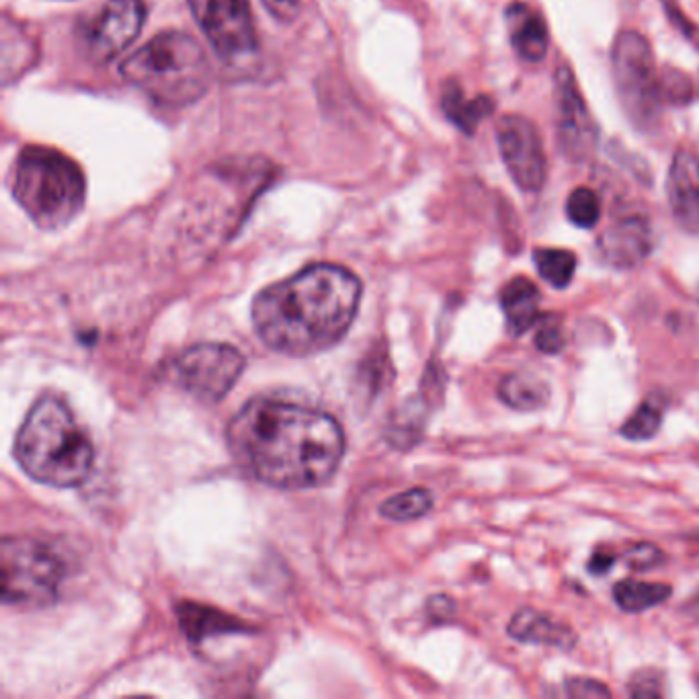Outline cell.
<instances>
[{
	"label": "cell",
	"mask_w": 699,
	"mask_h": 699,
	"mask_svg": "<svg viewBox=\"0 0 699 699\" xmlns=\"http://www.w3.org/2000/svg\"><path fill=\"white\" fill-rule=\"evenodd\" d=\"M236 464L255 481L283 491L316 488L341 464V425L314 406L255 398L228 425Z\"/></svg>",
	"instance_id": "cell-1"
},
{
	"label": "cell",
	"mask_w": 699,
	"mask_h": 699,
	"mask_svg": "<svg viewBox=\"0 0 699 699\" xmlns=\"http://www.w3.org/2000/svg\"><path fill=\"white\" fill-rule=\"evenodd\" d=\"M361 281L339 264L318 263L273 283L252 300V327L273 351L308 358L328 351L358 316Z\"/></svg>",
	"instance_id": "cell-2"
},
{
	"label": "cell",
	"mask_w": 699,
	"mask_h": 699,
	"mask_svg": "<svg viewBox=\"0 0 699 699\" xmlns=\"http://www.w3.org/2000/svg\"><path fill=\"white\" fill-rule=\"evenodd\" d=\"M15 458L33 481L54 488H77L93 472L94 450L68 405L47 394L23 420Z\"/></svg>",
	"instance_id": "cell-3"
},
{
	"label": "cell",
	"mask_w": 699,
	"mask_h": 699,
	"mask_svg": "<svg viewBox=\"0 0 699 699\" xmlns=\"http://www.w3.org/2000/svg\"><path fill=\"white\" fill-rule=\"evenodd\" d=\"M122 77L158 105L187 108L207 93L212 66L191 35L165 32L122 64Z\"/></svg>",
	"instance_id": "cell-4"
},
{
	"label": "cell",
	"mask_w": 699,
	"mask_h": 699,
	"mask_svg": "<svg viewBox=\"0 0 699 699\" xmlns=\"http://www.w3.org/2000/svg\"><path fill=\"white\" fill-rule=\"evenodd\" d=\"M13 195L42 230H60L84 205V174L70 156L56 148L27 146L16 158Z\"/></svg>",
	"instance_id": "cell-5"
},
{
	"label": "cell",
	"mask_w": 699,
	"mask_h": 699,
	"mask_svg": "<svg viewBox=\"0 0 699 699\" xmlns=\"http://www.w3.org/2000/svg\"><path fill=\"white\" fill-rule=\"evenodd\" d=\"M2 601L13 607L52 606L66 578V562L52 545L25 538L7 535L0 544Z\"/></svg>",
	"instance_id": "cell-6"
},
{
	"label": "cell",
	"mask_w": 699,
	"mask_h": 699,
	"mask_svg": "<svg viewBox=\"0 0 699 699\" xmlns=\"http://www.w3.org/2000/svg\"><path fill=\"white\" fill-rule=\"evenodd\" d=\"M611 72L618 101L630 124L642 134L661 125L663 94L651 44L642 33L623 30L611 47Z\"/></svg>",
	"instance_id": "cell-7"
},
{
	"label": "cell",
	"mask_w": 699,
	"mask_h": 699,
	"mask_svg": "<svg viewBox=\"0 0 699 699\" xmlns=\"http://www.w3.org/2000/svg\"><path fill=\"white\" fill-rule=\"evenodd\" d=\"M243 372V353L226 342L193 345L172 365L177 384L205 405L222 401L240 380Z\"/></svg>",
	"instance_id": "cell-8"
},
{
	"label": "cell",
	"mask_w": 699,
	"mask_h": 699,
	"mask_svg": "<svg viewBox=\"0 0 699 699\" xmlns=\"http://www.w3.org/2000/svg\"><path fill=\"white\" fill-rule=\"evenodd\" d=\"M189 7L222 60L236 63L257 52L249 0H189Z\"/></svg>",
	"instance_id": "cell-9"
},
{
	"label": "cell",
	"mask_w": 699,
	"mask_h": 699,
	"mask_svg": "<svg viewBox=\"0 0 699 699\" xmlns=\"http://www.w3.org/2000/svg\"><path fill=\"white\" fill-rule=\"evenodd\" d=\"M500 158L521 191L535 193L545 185L548 158L538 127L523 115H503L497 124Z\"/></svg>",
	"instance_id": "cell-10"
},
{
	"label": "cell",
	"mask_w": 699,
	"mask_h": 699,
	"mask_svg": "<svg viewBox=\"0 0 699 699\" xmlns=\"http://www.w3.org/2000/svg\"><path fill=\"white\" fill-rule=\"evenodd\" d=\"M556 140L571 162H587L597 148V124L576 87L571 66L556 70Z\"/></svg>",
	"instance_id": "cell-11"
},
{
	"label": "cell",
	"mask_w": 699,
	"mask_h": 699,
	"mask_svg": "<svg viewBox=\"0 0 699 699\" xmlns=\"http://www.w3.org/2000/svg\"><path fill=\"white\" fill-rule=\"evenodd\" d=\"M144 0H110L82 33L84 52L94 63H111L142 32Z\"/></svg>",
	"instance_id": "cell-12"
},
{
	"label": "cell",
	"mask_w": 699,
	"mask_h": 699,
	"mask_svg": "<svg viewBox=\"0 0 699 699\" xmlns=\"http://www.w3.org/2000/svg\"><path fill=\"white\" fill-rule=\"evenodd\" d=\"M653 252V230L649 219L628 216L611 224L597 238V255L613 269H634Z\"/></svg>",
	"instance_id": "cell-13"
},
{
	"label": "cell",
	"mask_w": 699,
	"mask_h": 699,
	"mask_svg": "<svg viewBox=\"0 0 699 699\" xmlns=\"http://www.w3.org/2000/svg\"><path fill=\"white\" fill-rule=\"evenodd\" d=\"M668 203L675 222L687 234H699V158L681 148L668 169Z\"/></svg>",
	"instance_id": "cell-14"
},
{
	"label": "cell",
	"mask_w": 699,
	"mask_h": 699,
	"mask_svg": "<svg viewBox=\"0 0 699 699\" xmlns=\"http://www.w3.org/2000/svg\"><path fill=\"white\" fill-rule=\"evenodd\" d=\"M507 632L517 642L533 646H554L560 651H571L576 644L575 630L568 623L559 622L552 616L531 607L515 613Z\"/></svg>",
	"instance_id": "cell-15"
},
{
	"label": "cell",
	"mask_w": 699,
	"mask_h": 699,
	"mask_svg": "<svg viewBox=\"0 0 699 699\" xmlns=\"http://www.w3.org/2000/svg\"><path fill=\"white\" fill-rule=\"evenodd\" d=\"M511 46L526 63L544 60L550 47V33L544 19L531 11L526 2H511L505 11Z\"/></svg>",
	"instance_id": "cell-16"
},
{
	"label": "cell",
	"mask_w": 699,
	"mask_h": 699,
	"mask_svg": "<svg viewBox=\"0 0 699 699\" xmlns=\"http://www.w3.org/2000/svg\"><path fill=\"white\" fill-rule=\"evenodd\" d=\"M540 302H542L540 290L528 278H514L500 290V306L515 337L526 335L529 328L538 325L542 316Z\"/></svg>",
	"instance_id": "cell-17"
},
{
	"label": "cell",
	"mask_w": 699,
	"mask_h": 699,
	"mask_svg": "<svg viewBox=\"0 0 699 699\" xmlns=\"http://www.w3.org/2000/svg\"><path fill=\"white\" fill-rule=\"evenodd\" d=\"M441 110L448 115L451 124L462 129L466 136H472L478 129L482 120L495 113L497 105L486 94L466 99L462 87L455 80H448L441 93Z\"/></svg>",
	"instance_id": "cell-18"
},
{
	"label": "cell",
	"mask_w": 699,
	"mask_h": 699,
	"mask_svg": "<svg viewBox=\"0 0 699 699\" xmlns=\"http://www.w3.org/2000/svg\"><path fill=\"white\" fill-rule=\"evenodd\" d=\"M550 386L535 373H509L498 384V398L519 413L542 410L550 403Z\"/></svg>",
	"instance_id": "cell-19"
},
{
	"label": "cell",
	"mask_w": 699,
	"mask_h": 699,
	"mask_svg": "<svg viewBox=\"0 0 699 699\" xmlns=\"http://www.w3.org/2000/svg\"><path fill=\"white\" fill-rule=\"evenodd\" d=\"M179 623L183 625L187 636L193 642L245 630V623L236 622L233 616L219 613L214 607L195 606V604L179 606Z\"/></svg>",
	"instance_id": "cell-20"
},
{
	"label": "cell",
	"mask_w": 699,
	"mask_h": 699,
	"mask_svg": "<svg viewBox=\"0 0 699 699\" xmlns=\"http://www.w3.org/2000/svg\"><path fill=\"white\" fill-rule=\"evenodd\" d=\"M673 589L663 583H642V580H622L613 589L616 604L628 613H640L646 609L665 604Z\"/></svg>",
	"instance_id": "cell-21"
},
{
	"label": "cell",
	"mask_w": 699,
	"mask_h": 699,
	"mask_svg": "<svg viewBox=\"0 0 699 699\" xmlns=\"http://www.w3.org/2000/svg\"><path fill=\"white\" fill-rule=\"evenodd\" d=\"M533 263L538 267L542 280L548 281L556 290L568 288L575 278L576 257L573 250L535 249Z\"/></svg>",
	"instance_id": "cell-22"
},
{
	"label": "cell",
	"mask_w": 699,
	"mask_h": 699,
	"mask_svg": "<svg viewBox=\"0 0 699 699\" xmlns=\"http://www.w3.org/2000/svg\"><path fill=\"white\" fill-rule=\"evenodd\" d=\"M433 509V495L427 488H410L396 497H390L382 507L380 514L392 521H413L425 517Z\"/></svg>",
	"instance_id": "cell-23"
},
{
	"label": "cell",
	"mask_w": 699,
	"mask_h": 699,
	"mask_svg": "<svg viewBox=\"0 0 699 699\" xmlns=\"http://www.w3.org/2000/svg\"><path fill=\"white\" fill-rule=\"evenodd\" d=\"M665 405L661 401L646 398L642 405L638 406L636 413L622 425V436L630 441H646L653 439L663 425Z\"/></svg>",
	"instance_id": "cell-24"
},
{
	"label": "cell",
	"mask_w": 699,
	"mask_h": 699,
	"mask_svg": "<svg viewBox=\"0 0 699 699\" xmlns=\"http://www.w3.org/2000/svg\"><path fill=\"white\" fill-rule=\"evenodd\" d=\"M661 94H663V101L668 105L685 108L698 99V82L684 70L667 66L661 72Z\"/></svg>",
	"instance_id": "cell-25"
},
{
	"label": "cell",
	"mask_w": 699,
	"mask_h": 699,
	"mask_svg": "<svg viewBox=\"0 0 699 699\" xmlns=\"http://www.w3.org/2000/svg\"><path fill=\"white\" fill-rule=\"evenodd\" d=\"M566 216L576 228L590 230L601 218V202L599 195L589 187H578L566 200Z\"/></svg>",
	"instance_id": "cell-26"
},
{
	"label": "cell",
	"mask_w": 699,
	"mask_h": 699,
	"mask_svg": "<svg viewBox=\"0 0 699 699\" xmlns=\"http://www.w3.org/2000/svg\"><path fill=\"white\" fill-rule=\"evenodd\" d=\"M564 345H566V339H564L562 327H560L559 316H554V314L540 316L538 330H535V347L548 356H559L560 351L564 349Z\"/></svg>",
	"instance_id": "cell-27"
},
{
	"label": "cell",
	"mask_w": 699,
	"mask_h": 699,
	"mask_svg": "<svg viewBox=\"0 0 699 699\" xmlns=\"http://www.w3.org/2000/svg\"><path fill=\"white\" fill-rule=\"evenodd\" d=\"M630 696L634 698H663V675L658 670H640L630 681Z\"/></svg>",
	"instance_id": "cell-28"
},
{
	"label": "cell",
	"mask_w": 699,
	"mask_h": 699,
	"mask_svg": "<svg viewBox=\"0 0 699 699\" xmlns=\"http://www.w3.org/2000/svg\"><path fill=\"white\" fill-rule=\"evenodd\" d=\"M665 560L663 552L653 544H638L628 550L623 554V562L638 573H644V571H651L656 564H661Z\"/></svg>",
	"instance_id": "cell-29"
},
{
	"label": "cell",
	"mask_w": 699,
	"mask_h": 699,
	"mask_svg": "<svg viewBox=\"0 0 699 699\" xmlns=\"http://www.w3.org/2000/svg\"><path fill=\"white\" fill-rule=\"evenodd\" d=\"M566 696L575 699H599L611 698V691L606 684L597 681V679H589V677H575V679H568L566 685Z\"/></svg>",
	"instance_id": "cell-30"
},
{
	"label": "cell",
	"mask_w": 699,
	"mask_h": 699,
	"mask_svg": "<svg viewBox=\"0 0 699 699\" xmlns=\"http://www.w3.org/2000/svg\"><path fill=\"white\" fill-rule=\"evenodd\" d=\"M267 11L281 23H292L302 11V0H263Z\"/></svg>",
	"instance_id": "cell-31"
},
{
	"label": "cell",
	"mask_w": 699,
	"mask_h": 699,
	"mask_svg": "<svg viewBox=\"0 0 699 699\" xmlns=\"http://www.w3.org/2000/svg\"><path fill=\"white\" fill-rule=\"evenodd\" d=\"M613 562H616V556L613 554H606V552H595L593 554V559L589 562V571L593 575H606L611 571V566H613Z\"/></svg>",
	"instance_id": "cell-32"
},
{
	"label": "cell",
	"mask_w": 699,
	"mask_h": 699,
	"mask_svg": "<svg viewBox=\"0 0 699 699\" xmlns=\"http://www.w3.org/2000/svg\"><path fill=\"white\" fill-rule=\"evenodd\" d=\"M429 609H431V616L437 618V620H448L453 613V604L448 597H433L431 604H429Z\"/></svg>",
	"instance_id": "cell-33"
}]
</instances>
